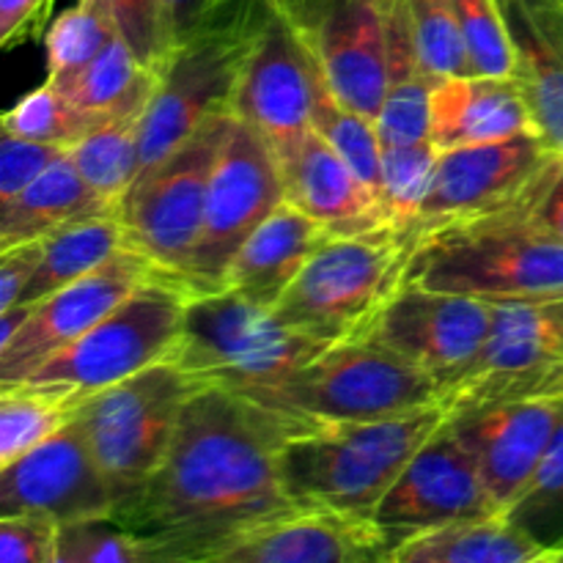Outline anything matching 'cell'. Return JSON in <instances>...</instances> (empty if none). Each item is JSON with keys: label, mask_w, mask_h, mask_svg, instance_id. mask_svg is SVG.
<instances>
[{"label": "cell", "mask_w": 563, "mask_h": 563, "mask_svg": "<svg viewBox=\"0 0 563 563\" xmlns=\"http://www.w3.org/2000/svg\"><path fill=\"white\" fill-rule=\"evenodd\" d=\"M284 421L256 401L203 388L141 493L113 515L146 563H209L267 522L300 511L280 473Z\"/></svg>", "instance_id": "1"}, {"label": "cell", "mask_w": 563, "mask_h": 563, "mask_svg": "<svg viewBox=\"0 0 563 563\" xmlns=\"http://www.w3.org/2000/svg\"><path fill=\"white\" fill-rule=\"evenodd\" d=\"M280 421V473L297 509L372 520L412 456L449 421V410L440 405L363 423Z\"/></svg>", "instance_id": "2"}, {"label": "cell", "mask_w": 563, "mask_h": 563, "mask_svg": "<svg viewBox=\"0 0 563 563\" xmlns=\"http://www.w3.org/2000/svg\"><path fill=\"white\" fill-rule=\"evenodd\" d=\"M405 284L489 306L563 300V242L498 209L429 231L412 251Z\"/></svg>", "instance_id": "3"}, {"label": "cell", "mask_w": 563, "mask_h": 563, "mask_svg": "<svg viewBox=\"0 0 563 563\" xmlns=\"http://www.w3.org/2000/svg\"><path fill=\"white\" fill-rule=\"evenodd\" d=\"M328 346L280 322L273 308L220 289L190 297L181 339L168 361L207 388L251 399L289 379Z\"/></svg>", "instance_id": "4"}, {"label": "cell", "mask_w": 563, "mask_h": 563, "mask_svg": "<svg viewBox=\"0 0 563 563\" xmlns=\"http://www.w3.org/2000/svg\"><path fill=\"white\" fill-rule=\"evenodd\" d=\"M251 401L289 421L363 423L440 407L443 388L385 346L344 339Z\"/></svg>", "instance_id": "5"}, {"label": "cell", "mask_w": 563, "mask_h": 563, "mask_svg": "<svg viewBox=\"0 0 563 563\" xmlns=\"http://www.w3.org/2000/svg\"><path fill=\"white\" fill-rule=\"evenodd\" d=\"M264 0H223L196 33L170 49L157 91L137 121L141 174L174 154L212 113L234 102L242 66L256 42Z\"/></svg>", "instance_id": "6"}, {"label": "cell", "mask_w": 563, "mask_h": 563, "mask_svg": "<svg viewBox=\"0 0 563 563\" xmlns=\"http://www.w3.org/2000/svg\"><path fill=\"white\" fill-rule=\"evenodd\" d=\"M190 297L181 280L157 273L22 383L82 405L88 396L165 363L181 339Z\"/></svg>", "instance_id": "7"}, {"label": "cell", "mask_w": 563, "mask_h": 563, "mask_svg": "<svg viewBox=\"0 0 563 563\" xmlns=\"http://www.w3.org/2000/svg\"><path fill=\"white\" fill-rule=\"evenodd\" d=\"M418 240L383 229L330 236L275 306V317L319 341L355 339L401 289Z\"/></svg>", "instance_id": "8"}, {"label": "cell", "mask_w": 563, "mask_h": 563, "mask_svg": "<svg viewBox=\"0 0 563 563\" xmlns=\"http://www.w3.org/2000/svg\"><path fill=\"white\" fill-rule=\"evenodd\" d=\"M207 385L165 361L77 407V421L113 493V515L163 462L187 401Z\"/></svg>", "instance_id": "9"}, {"label": "cell", "mask_w": 563, "mask_h": 563, "mask_svg": "<svg viewBox=\"0 0 563 563\" xmlns=\"http://www.w3.org/2000/svg\"><path fill=\"white\" fill-rule=\"evenodd\" d=\"M231 121L229 110L209 115L174 154L143 170L119 203L130 247L176 280L185 278L201 240L209 181Z\"/></svg>", "instance_id": "10"}, {"label": "cell", "mask_w": 563, "mask_h": 563, "mask_svg": "<svg viewBox=\"0 0 563 563\" xmlns=\"http://www.w3.org/2000/svg\"><path fill=\"white\" fill-rule=\"evenodd\" d=\"M284 201L273 146L262 132L234 115L209 181L201 240L181 278L192 297L223 289L240 247Z\"/></svg>", "instance_id": "11"}, {"label": "cell", "mask_w": 563, "mask_h": 563, "mask_svg": "<svg viewBox=\"0 0 563 563\" xmlns=\"http://www.w3.org/2000/svg\"><path fill=\"white\" fill-rule=\"evenodd\" d=\"M563 399V300L493 306L476 361L443 394L449 412L504 401Z\"/></svg>", "instance_id": "12"}, {"label": "cell", "mask_w": 563, "mask_h": 563, "mask_svg": "<svg viewBox=\"0 0 563 563\" xmlns=\"http://www.w3.org/2000/svg\"><path fill=\"white\" fill-rule=\"evenodd\" d=\"M489 515L500 511L484 487L476 456L445 421L401 471L368 522L390 559L396 548L421 533Z\"/></svg>", "instance_id": "13"}, {"label": "cell", "mask_w": 563, "mask_h": 563, "mask_svg": "<svg viewBox=\"0 0 563 563\" xmlns=\"http://www.w3.org/2000/svg\"><path fill=\"white\" fill-rule=\"evenodd\" d=\"M330 93L377 121L388 82V0H275Z\"/></svg>", "instance_id": "14"}, {"label": "cell", "mask_w": 563, "mask_h": 563, "mask_svg": "<svg viewBox=\"0 0 563 563\" xmlns=\"http://www.w3.org/2000/svg\"><path fill=\"white\" fill-rule=\"evenodd\" d=\"M493 330V306L401 284L355 339L374 341L438 379L445 390L471 368Z\"/></svg>", "instance_id": "15"}, {"label": "cell", "mask_w": 563, "mask_h": 563, "mask_svg": "<svg viewBox=\"0 0 563 563\" xmlns=\"http://www.w3.org/2000/svg\"><path fill=\"white\" fill-rule=\"evenodd\" d=\"M322 71L275 0L262 3L256 42L242 66L231 113L262 132L269 146H289L311 130Z\"/></svg>", "instance_id": "16"}, {"label": "cell", "mask_w": 563, "mask_h": 563, "mask_svg": "<svg viewBox=\"0 0 563 563\" xmlns=\"http://www.w3.org/2000/svg\"><path fill=\"white\" fill-rule=\"evenodd\" d=\"M157 273L141 251L124 247L91 275L44 297L16 339L0 350V385H16L31 377Z\"/></svg>", "instance_id": "17"}, {"label": "cell", "mask_w": 563, "mask_h": 563, "mask_svg": "<svg viewBox=\"0 0 563 563\" xmlns=\"http://www.w3.org/2000/svg\"><path fill=\"white\" fill-rule=\"evenodd\" d=\"M113 493L80 421L0 467V517L42 515L64 526L113 517Z\"/></svg>", "instance_id": "18"}, {"label": "cell", "mask_w": 563, "mask_h": 563, "mask_svg": "<svg viewBox=\"0 0 563 563\" xmlns=\"http://www.w3.org/2000/svg\"><path fill=\"white\" fill-rule=\"evenodd\" d=\"M550 154L553 148L537 130L504 141L440 152L432 185L412 225L416 240L421 242L440 225L504 209L520 196L522 187L542 168Z\"/></svg>", "instance_id": "19"}, {"label": "cell", "mask_w": 563, "mask_h": 563, "mask_svg": "<svg viewBox=\"0 0 563 563\" xmlns=\"http://www.w3.org/2000/svg\"><path fill=\"white\" fill-rule=\"evenodd\" d=\"M451 427L471 445L489 498L504 515L528 487L563 421V399L504 401L449 412Z\"/></svg>", "instance_id": "20"}, {"label": "cell", "mask_w": 563, "mask_h": 563, "mask_svg": "<svg viewBox=\"0 0 563 563\" xmlns=\"http://www.w3.org/2000/svg\"><path fill=\"white\" fill-rule=\"evenodd\" d=\"M273 152L286 201L319 220L333 236L390 229L379 198L313 126Z\"/></svg>", "instance_id": "21"}, {"label": "cell", "mask_w": 563, "mask_h": 563, "mask_svg": "<svg viewBox=\"0 0 563 563\" xmlns=\"http://www.w3.org/2000/svg\"><path fill=\"white\" fill-rule=\"evenodd\" d=\"M368 520L333 511H291L242 537L209 563H385Z\"/></svg>", "instance_id": "22"}, {"label": "cell", "mask_w": 563, "mask_h": 563, "mask_svg": "<svg viewBox=\"0 0 563 563\" xmlns=\"http://www.w3.org/2000/svg\"><path fill=\"white\" fill-rule=\"evenodd\" d=\"M533 130L563 154V0H500Z\"/></svg>", "instance_id": "23"}, {"label": "cell", "mask_w": 563, "mask_h": 563, "mask_svg": "<svg viewBox=\"0 0 563 563\" xmlns=\"http://www.w3.org/2000/svg\"><path fill=\"white\" fill-rule=\"evenodd\" d=\"M533 130L517 77L460 75L432 86L429 141L438 152L504 141Z\"/></svg>", "instance_id": "24"}, {"label": "cell", "mask_w": 563, "mask_h": 563, "mask_svg": "<svg viewBox=\"0 0 563 563\" xmlns=\"http://www.w3.org/2000/svg\"><path fill=\"white\" fill-rule=\"evenodd\" d=\"M330 236L333 234L319 220L284 201L240 247L225 273L223 289L275 311L302 267Z\"/></svg>", "instance_id": "25"}, {"label": "cell", "mask_w": 563, "mask_h": 563, "mask_svg": "<svg viewBox=\"0 0 563 563\" xmlns=\"http://www.w3.org/2000/svg\"><path fill=\"white\" fill-rule=\"evenodd\" d=\"M102 212H119V207L99 198L80 179L66 152L14 201L0 203V251L22 242L44 240L71 220Z\"/></svg>", "instance_id": "26"}, {"label": "cell", "mask_w": 563, "mask_h": 563, "mask_svg": "<svg viewBox=\"0 0 563 563\" xmlns=\"http://www.w3.org/2000/svg\"><path fill=\"white\" fill-rule=\"evenodd\" d=\"M555 553L533 542L506 515L454 522L421 533L390 553L388 563H553Z\"/></svg>", "instance_id": "27"}, {"label": "cell", "mask_w": 563, "mask_h": 563, "mask_svg": "<svg viewBox=\"0 0 563 563\" xmlns=\"http://www.w3.org/2000/svg\"><path fill=\"white\" fill-rule=\"evenodd\" d=\"M124 247H130V240H126L119 212L88 214V218L60 225L58 231L44 236L42 264H38L36 275L27 284L20 302L36 306V302H42L53 291L91 275L93 269L108 264Z\"/></svg>", "instance_id": "28"}, {"label": "cell", "mask_w": 563, "mask_h": 563, "mask_svg": "<svg viewBox=\"0 0 563 563\" xmlns=\"http://www.w3.org/2000/svg\"><path fill=\"white\" fill-rule=\"evenodd\" d=\"M159 71L143 64L119 36L64 88L71 102L104 121H141L157 91Z\"/></svg>", "instance_id": "29"}, {"label": "cell", "mask_w": 563, "mask_h": 563, "mask_svg": "<svg viewBox=\"0 0 563 563\" xmlns=\"http://www.w3.org/2000/svg\"><path fill=\"white\" fill-rule=\"evenodd\" d=\"M66 152L80 179L113 207L124 201L130 187L141 176L137 121H110Z\"/></svg>", "instance_id": "30"}, {"label": "cell", "mask_w": 563, "mask_h": 563, "mask_svg": "<svg viewBox=\"0 0 563 563\" xmlns=\"http://www.w3.org/2000/svg\"><path fill=\"white\" fill-rule=\"evenodd\" d=\"M77 401L33 385H0V467L42 445L77 416Z\"/></svg>", "instance_id": "31"}, {"label": "cell", "mask_w": 563, "mask_h": 563, "mask_svg": "<svg viewBox=\"0 0 563 563\" xmlns=\"http://www.w3.org/2000/svg\"><path fill=\"white\" fill-rule=\"evenodd\" d=\"M115 38V27L91 0H77L49 22L44 33L47 49V82L69 88Z\"/></svg>", "instance_id": "32"}, {"label": "cell", "mask_w": 563, "mask_h": 563, "mask_svg": "<svg viewBox=\"0 0 563 563\" xmlns=\"http://www.w3.org/2000/svg\"><path fill=\"white\" fill-rule=\"evenodd\" d=\"M0 124H3V132H11L16 137L69 148L86 135H91L93 130H99V126L110 124V121L82 110L60 88L44 80L42 86L25 93L14 108L5 110Z\"/></svg>", "instance_id": "33"}, {"label": "cell", "mask_w": 563, "mask_h": 563, "mask_svg": "<svg viewBox=\"0 0 563 563\" xmlns=\"http://www.w3.org/2000/svg\"><path fill=\"white\" fill-rule=\"evenodd\" d=\"M311 126L366 181L368 190L379 198V187H383V137H379L377 121L341 104L330 93L328 82L322 80L317 104H313Z\"/></svg>", "instance_id": "34"}, {"label": "cell", "mask_w": 563, "mask_h": 563, "mask_svg": "<svg viewBox=\"0 0 563 563\" xmlns=\"http://www.w3.org/2000/svg\"><path fill=\"white\" fill-rule=\"evenodd\" d=\"M504 515L550 553L563 548V421L528 487Z\"/></svg>", "instance_id": "35"}, {"label": "cell", "mask_w": 563, "mask_h": 563, "mask_svg": "<svg viewBox=\"0 0 563 563\" xmlns=\"http://www.w3.org/2000/svg\"><path fill=\"white\" fill-rule=\"evenodd\" d=\"M438 154V146L432 141L383 148L379 203H383L385 220H388L390 229L412 234V225H416L423 198H427L429 185H432Z\"/></svg>", "instance_id": "36"}, {"label": "cell", "mask_w": 563, "mask_h": 563, "mask_svg": "<svg viewBox=\"0 0 563 563\" xmlns=\"http://www.w3.org/2000/svg\"><path fill=\"white\" fill-rule=\"evenodd\" d=\"M454 14L471 75L515 77V44L500 0H454Z\"/></svg>", "instance_id": "37"}, {"label": "cell", "mask_w": 563, "mask_h": 563, "mask_svg": "<svg viewBox=\"0 0 563 563\" xmlns=\"http://www.w3.org/2000/svg\"><path fill=\"white\" fill-rule=\"evenodd\" d=\"M405 5L432 86L449 77L471 75L465 42L456 25L454 0H405Z\"/></svg>", "instance_id": "38"}, {"label": "cell", "mask_w": 563, "mask_h": 563, "mask_svg": "<svg viewBox=\"0 0 563 563\" xmlns=\"http://www.w3.org/2000/svg\"><path fill=\"white\" fill-rule=\"evenodd\" d=\"M99 5L115 36L152 69H163L170 55L168 33H165L163 0H91Z\"/></svg>", "instance_id": "39"}, {"label": "cell", "mask_w": 563, "mask_h": 563, "mask_svg": "<svg viewBox=\"0 0 563 563\" xmlns=\"http://www.w3.org/2000/svg\"><path fill=\"white\" fill-rule=\"evenodd\" d=\"M504 212L542 231L550 240L563 242V154H550L520 196L506 203Z\"/></svg>", "instance_id": "40"}, {"label": "cell", "mask_w": 563, "mask_h": 563, "mask_svg": "<svg viewBox=\"0 0 563 563\" xmlns=\"http://www.w3.org/2000/svg\"><path fill=\"white\" fill-rule=\"evenodd\" d=\"M60 539L69 544L80 563H146L141 544L113 517L64 526Z\"/></svg>", "instance_id": "41"}, {"label": "cell", "mask_w": 563, "mask_h": 563, "mask_svg": "<svg viewBox=\"0 0 563 563\" xmlns=\"http://www.w3.org/2000/svg\"><path fill=\"white\" fill-rule=\"evenodd\" d=\"M64 154L66 148L53 146V143L27 141V137L3 132V141H0V203L14 201Z\"/></svg>", "instance_id": "42"}, {"label": "cell", "mask_w": 563, "mask_h": 563, "mask_svg": "<svg viewBox=\"0 0 563 563\" xmlns=\"http://www.w3.org/2000/svg\"><path fill=\"white\" fill-rule=\"evenodd\" d=\"M60 526L42 515L0 517V563H49Z\"/></svg>", "instance_id": "43"}, {"label": "cell", "mask_w": 563, "mask_h": 563, "mask_svg": "<svg viewBox=\"0 0 563 563\" xmlns=\"http://www.w3.org/2000/svg\"><path fill=\"white\" fill-rule=\"evenodd\" d=\"M42 256L44 240H31L0 251V311H9L20 302L42 264Z\"/></svg>", "instance_id": "44"}, {"label": "cell", "mask_w": 563, "mask_h": 563, "mask_svg": "<svg viewBox=\"0 0 563 563\" xmlns=\"http://www.w3.org/2000/svg\"><path fill=\"white\" fill-rule=\"evenodd\" d=\"M55 0H0V44L14 49L16 44L44 36L49 9Z\"/></svg>", "instance_id": "45"}, {"label": "cell", "mask_w": 563, "mask_h": 563, "mask_svg": "<svg viewBox=\"0 0 563 563\" xmlns=\"http://www.w3.org/2000/svg\"><path fill=\"white\" fill-rule=\"evenodd\" d=\"M223 0H163L165 9V33H168L170 49L196 33L209 16L218 11Z\"/></svg>", "instance_id": "46"}, {"label": "cell", "mask_w": 563, "mask_h": 563, "mask_svg": "<svg viewBox=\"0 0 563 563\" xmlns=\"http://www.w3.org/2000/svg\"><path fill=\"white\" fill-rule=\"evenodd\" d=\"M33 308L36 306H31V302H20V306L9 308V311H0V350H5V346L16 339V333H20L22 324L27 322Z\"/></svg>", "instance_id": "47"}, {"label": "cell", "mask_w": 563, "mask_h": 563, "mask_svg": "<svg viewBox=\"0 0 563 563\" xmlns=\"http://www.w3.org/2000/svg\"><path fill=\"white\" fill-rule=\"evenodd\" d=\"M49 563H80V561H77V555L71 553L69 544L60 539V533H58V548H55V553H53V559H49Z\"/></svg>", "instance_id": "48"}, {"label": "cell", "mask_w": 563, "mask_h": 563, "mask_svg": "<svg viewBox=\"0 0 563 563\" xmlns=\"http://www.w3.org/2000/svg\"><path fill=\"white\" fill-rule=\"evenodd\" d=\"M553 563H563V548L559 550V553H555V559H553Z\"/></svg>", "instance_id": "49"}, {"label": "cell", "mask_w": 563, "mask_h": 563, "mask_svg": "<svg viewBox=\"0 0 563 563\" xmlns=\"http://www.w3.org/2000/svg\"><path fill=\"white\" fill-rule=\"evenodd\" d=\"M385 563H388V561H385Z\"/></svg>", "instance_id": "50"}]
</instances>
